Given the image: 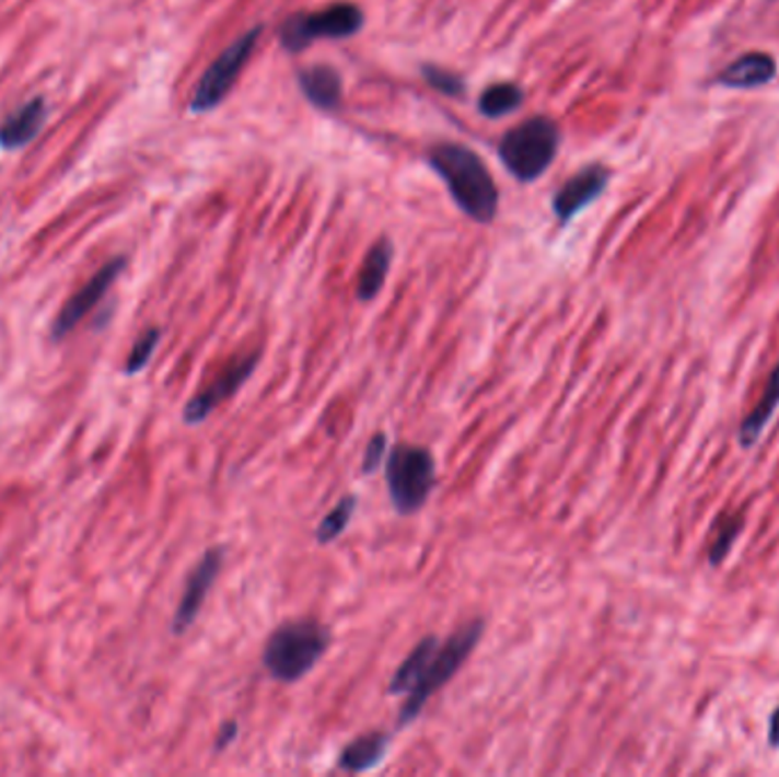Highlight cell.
<instances>
[{"label":"cell","mask_w":779,"mask_h":777,"mask_svg":"<svg viewBox=\"0 0 779 777\" xmlns=\"http://www.w3.org/2000/svg\"><path fill=\"white\" fill-rule=\"evenodd\" d=\"M385 452H387V438H385V433L372 436V440L368 442L365 456H363V475H372V472L379 469V465H381Z\"/></svg>","instance_id":"cell-24"},{"label":"cell","mask_w":779,"mask_h":777,"mask_svg":"<svg viewBox=\"0 0 779 777\" xmlns=\"http://www.w3.org/2000/svg\"><path fill=\"white\" fill-rule=\"evenodd\" d=\"M777 76V62L768 53H745L739 60L722 69L713 82L728 90H757L768 85Z\"/></svg>","instance_id":"cell-12"},{"label":"cell","mask_w":779,"mask_h":777,"mask_svg":"<svg viewBox=\"0 0 779 777\" xmlns=\"http://www.w3.org/2000/svg\"><path fill=\"white\" fill-rule=\"evenodd\" d=\"M260 27H252V31L244 33L240 39H235L219 58L204 71L201 80L194 88L189 109L191 113H210L212 107H217L221 101L229 96L233 85L240 78V71L252 58V53L258 44Z\"/></svg>","instance_id":"cell-7"},{"label":"cell","mask_w":779,"mask_h":777,"mask_svg":"<svg viewBox=\"0 0 779 777\" xmlns=\"http://www.w3.org/2000/svg\"><path fill=\"white\" fill-rule=\"evenodd\" d=\"M422 76L435 92H440L444 96H461L465 92V80L447 69L427 65V67H422Z\"/></svg>","instance_id":"cell-23"},{"label":"cell","mask_w":779,"mask_h":777,"mask_svg":"<svg viewBox=\"0 0 779 777\" xmlns=\"http://www.w3.org/2000/svg\"><path fill=\"white\" fill-rule=\"evenodd\" d=\"M237 732H240V728H237L235 720H229V723L221 726V730H219V734H217V741H214V751H217V753L226 751V747L235 741Z\"/></svg>","instance_id":"cell-25"},{"label":"cell","mask_w":779,"mask_h":777,"mask_svg":"<svg viewBox=\"0 0 779 777\" xmlns=\"http://www.w3.org/2000/svg\"><path fill=\"white\" fill-rule=\"evenodd\" d=\"M385 482L399 515L420 511L435 486V459L422 445H395L385 461Z\"/></svg>","instance_id":"cell-5"},{"label":"cell","mask_w":779,"mask_h":777,"mask_svg":"<svg viewBox=\"0 0 779 777\" xmlns=\"http://www.w3.org/2000/svg\"><path fill=\"white\" fill-rule=\"evenodd\" d=\"M299 85L315 107L324 113H333L342 103V78L336 69L326 65H315L299 73Z\"/></svg>","instance_id":"cell-13"},{"label":"cell","mask_w":779,"mask_h":777,"mask_svg":"<svg viewBox=\"0 0 779 777\" xmlns=\"http://www.w3.org/2000/svg\"><path fill=\"white\" fill-rule=\"evenodd\" d=\"M46 121V103L44 98H35L19 107L12 117L0 126V144L5 149H21L27 142H33L39 128Z\"/></svg>","instance_id":"cell-15"},{"label":"cell","mask_w":779,"mask_h":777,"mask_svg":"<svg viewBox=\"0 0 779 777\" xmlns=\"http://www.w3.org/2000/svg\"><path fill=\"white\" fill-rule=\"evenodd\" d=\"M258 363H260V351L237 360V363H233L226 372H221L219 379H214L206 391H201L197 397L187 402L183 410L185 425L194 427L206 422L217 406H221L240 391V387L248 381V376L256 372Z\"/></svg>","instance_id":"cell-9"},{"label":"cell","mask_w":779,"mask_h":777,"mask_svg":"<svg viewBox=\"0 0 779 777\" xmlns=\"http://www.w3.org/2000/svg\"><path fill=\"white\" fill-rule=\"evenodd\" d=\"M768 743H770V747H779V707H777V709L772 711V716H770Z\"/></svg>","instance_id":"cell-26"},{"label":"cell","mask_w":779,"mask_h":777,"mask_svg":"<svg viewBox=\"0 0 779 777\" xmlns=\"http://www.w3.org/2000/svg\"><path fill=\"white\" fill-rule=\"evenodd\" d=\"M390 747V734L385 732H370L353 739L338 757V768L345 773H365L379 766Z\"/></svg>","instance_id":"cell-16"},{"label":"cell","mask_w":779,"mask_h":777,"mask_svg":"<svg viewBox=\"0 0 779 777\" xmlns=\"http://www.w3.org/2000/svg\"><path fill=\"white\" fill-rule=\"evenodd\" d=\"M160 338H162L160 328H149L144 336H139V340L135 343L132 351L126 358V374L128 376H135L137 372H142L149 366L153 351L160 345Z\"/></svg>","instance_id":"cell-22"},{"label":"cell","mask_w":779,"mask_h":777,"mask_svg":"<svg viewBox=\"0 0 779 777\" xmlns=\"http://www.w3.org/2000/svg\"><path fill=\"white\" fill-rule=\"evenodd\" d=\"M524 101V94L513 82H497L488 88L479 98V113L488 119L511 115Z\"/></svg>","instance_id":"cell-19"},{"label":"cell","mask_w":779,"mask_h":777,"mask_svg":"<svg viewBox=\"0 0 779 777\" xmlns=\"http://www.w3.org/2000/svg\"><path fill=\"white\" fill-rule=\"evenodd\" d=\"M438 638L435 636H425L420 643H417L412 648V652L402 661V665L397 669L395 677L390 680V686H387V693L390 696H408V693L415 688V684L420 682L425 669H427V663L431 659V654L435 652L438 648Z\"/></svg>","instance_id":"cell-18"},{"label":"cell","mask_w":779,"mask_h":777,"mask_svg":"<svg viewBox=\"0 0 779 777\" xmlns=\"http://www.w3.org/2000/svg\"><path fill=\"white\" fill-rule=\"evenodd\" d=\"M561 130L549 117H532L511 128L499 142V158L522 183L540 178L559 153Z\"/></svg>","instance_id":"cell-4"},{"label":"cell","mask_w":779,"mask_h":777,"mask_svg":"<svg viewBox=\"0 0 779 777\" xmlns=\"http://www.w3.org/2000/svg\"><path fill=\"white\" fill-rule=\"evenodd\" d=\"M608 178L611 172L602 164L583 166L581 172L568 178L563 187L554 194V201H551V208L561 224H568L574 214H579L583 208H589L606 189Z\"/></svg>","instance_id":"cell-11"},{"label":"cell","mask_w":779,"mask_h":777,"mask_svg":"<svg viewBox=\"0 0 779 777\" xmlns=\"http://www.w3.org/2000/svg\"><path fill=\"white\" fill-rule=\"evenodd\" d=\"M330 646V631L317 621L278 625L263 650L265 671L281 684H294L313 673Z\"/></svg>","instance_id":"cell-2"},{"label":"cell","mask_w":779,"mask_h":777,"mask_svg":"<svg viewBox=\"0 0 779 777\" xmlns=\"http://www.w3.org/2000/svg\"><path fill=\"white\" fill-rule=\"evenodd\" d=\"M356 502H358L356 495H345L340 502L324 515V520L319 522L317 532H315V538L319 545H328L333 541H338L347 532L351 515L356 511Z\"/></svg>","instance_id":"cell-20"},{"label":"cell","mask_w":779,"mask_h":777,"mask_svg":"<svg viewBox=\"0 0 779 777\" xmlns=\"http://www.w3.org/2000/svg\"><path fill=\"white\" fill-rule=\"evenodd\" d=\"M365 23V14L353 3H336L311 14H292L283 21L278 37L290 53L309 48L319 39L353 37Z\"/></svg>","instance_id":"cell-6"},{"label":"cell","mask_w":779,"mask_h":777,"mask_svg":"<svg viewBox=\"0 0 779 777\" xmlns=\"http://www.w3.org/2000/svg\"><path fill=\"white\" fill-rule=\"evenodd\" d=\"M779 406V363L775 366V370L770 372L764 395L757 402V406L749 410L747 418H743L741 427H739V445L741 450H753L759 438L764 436V429L768 427V422L772 420V415Z\"/></svg>","instance_id":"cell-14"},{"label":"cell","mask_w":779,"mask_h":777,"mask_svg":"<svg viewBox=\"0 0 779 777\" xmlns=\"http://www.w3.org/2000/svg\"><path fill=\"white\" fill-rule=\"evenodd\" d=\"M429 164L469 219L490 224L497 214L499 194L488 166L475 151L461 144H438L429 153Z\"/></svg>","instance_id":"cell-1"},{"label":"cell","mask_w":779,"mask_h":777,"mask_svg":"<svg viewBox=\"0 0 779 777\" xmlns=\"http://www.w3.org/2000/svg\"><path fill=\"white\" fill-rule=\"evenodd\" d=\"M484 627H486L484 621H472V623L463 625L454 636H450L447 643L435 648L420 682H417L415 688L408 693V700L399 711V720H397L399 728L410 726L412 720L422 714L425 705L435 696V693L444 684L452 682V677L463 669V663L469 659L472 650H475L477 643L481 641Z\"/></svg>","instance_id":"cell-3"},{"label":"cell","mask_w":779,"mask_h":777,"mask_svg":"<svg viewBox=\"0 0 779 777\" xmlns=\"http://www.w3.org/2000/svg\"><path fill=\"white\" fill-rule=\"evenodd\" d=\"M126 267V260L124 258H115V260H109L107 265H103L92 279L82 286L67 303H65V309L60 311V315L55 317L53 322V330H50V336L55 340H62L67 338L69 333L85 320V315L96 306V303L107 294V290L113 288V283L119 279V274L124 271Z\"/></svg>","instance_id":"cell-8"},{"label":"cell","mask_w":779,"mask_h":777,"mask_svg":"<svg viewBox=\"0 0 779 777\" xmlns=\"http://www.w3.org/2000/svg\"><path fill=\"white\" fill-rule=\"evenodd\" d=\"M743 526H745V522H743L741 515L730 518L728 522H722L716 541H713L711 547H709V564H711L713 568H718V566H722V564L728 561L730 552L734 549V545H736V541H739V536H741V532H743Z\"/></svg>","instance_id":"cell-21"},{"label":"cell","mask_w":779,"mask_h":777,"mask_svg":"<svg viewBox=\"0 0 779 777\" xmlns=\"http://www.w3.org/2000/svg\"><path fill=\"white\" fill-rule=\"evenodd\" d=\"M390 263H393V244H390L387 240H381L370 248V254L363 263V269H360L358 286H356L358 301L376 299V294L385 286Z\"/></svg>","instance_id":"cell-17"},{"label":"cell","mask_w":779,"mask_h":777,"mask_svg":"<svg viewBox=\"0 0 779 777\" xmlns=\"http://www.w3.org/2000/svg\"><path fill=\"white\" fill-rule=\"evenodd\" d=\"M221 566H224V549L210 547L197 564V568L189 572L181 604L176 608V616L172 623L174 634H185L194 625V621H197L201 606L206 602V595L219 577Z\"/></svg>","instance_id":"cell-10"}]
</instances>
